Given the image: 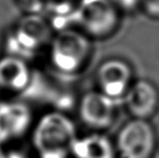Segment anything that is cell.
Wrapping results in <instances>:
<instances>
[{
    "mask_svg": "<svg viewBox=\"0 0 159 158\" xmlns=\"http://www.w3.org/2000/svg\"><path fill=\"white\" fill-rule=\"evenodd\" d=\"M77 129L73 119L62 111H49L34 121L30 141L37 158L70 156Z\"/></svg>",
    "mask_w": 159,
    "mask_h": 158,
    "instance_id": "cell-1",
    "label": "cell"
},
{
    "mask_svg": "<svg viewBox=\"0 0 159 158\" xmlns=\"http://www.w3.org/2000/svg\"><path fill=\"white\" fill-rule=\"evenodd\" d=\"M47 52L54 72L72 77L81 73L89 63L93 44L86 33L74 26L54 32Z\"/></svg>",
    "mask_w": 159,
    "mask_h": 158,
    "instance_id": "cell-2",
    "label": "cell"
},
{
    "mask_svg": "<svg viewBox=\"0 0 159 158\" xmlns=\"http://www.w3.org/2000/svg\"><path fill=\"white\" fill-rule=\"evenodd\" d=\"M54 32L43 14H24L9 32L7 53L28 61V57L48 49Z\"/></svg>",
    "mask_w": 159,
    "mask_h": 158,
    "instance_id": "cell-3",
    "label": "cell"
},
{
    "mask_svg": "<svg viewBox=\"0 0 159 158\" xmlns=\"http://www.w3.org/2000/svg\"><path fill=\"white\" fill-rule=\"evenodd\" d=\"M120 23V12L110 0H80L75 27L90 37L106 38Z\"/></svg>",
    "mask_w": 159,
    "mask_h": 158,
    "instance_id": "cell-4",
    "label": "cell"
},
{
    "mask_svg": "<svg viewBox=\"0 0 159 158\" xmlns=\"http://www.w3.org/2000/svg\"><path fill=\"white\" fill-rule=\"evenodd\" d=\"M155 129L148 120L132 118L120 128L115 140L121 158H151L157 147Z\"/></svg>",
    "mask_w": 159,
    "mask_h": 158,
    "instance_id": "cell-5",
    "label": "cell"
},
{
    "mask_svg": "<svg viewBox=\"0 0 159 158\" xmlns=\"http://www.w3.org/2000/svg\"><path fill=\"white\" fill-rule=\"evenodd\" d=\"M77 108L81 122L94 132L111 127L117 117V101L99 90L86 92L80 98Z\"/></svg>",
    "mask_w": 159,
    "mask_h": 158,
    "instance_id": "cell-6",
    "label": "cell"
},
{
    "mask_svg": "<svg viewBox=\"0 0 159 158\" xmlns=\"http://www.w3.org/2000/svg\"><path fill=\"white\" fill-rule=\"evenodd\" d=\"M133 82V70L130 64L118 57L104 61L96 72L98 90L115 101L123 100Z\"/></svg>",
    "mask_w": 159,
    "mask_h": 158,
    "instance_id": "cell-7",
    "label": "cell"
},
{
    "mask_svg": "<svg viewBox=\"0 0 159 158\" xmlns=\"http://www.w3.org/2000/svg\"><path fill=\"white\" fill-rule=\"evenodd\" d=\"M34 119L30 107L18 101L0 102V144L14 142L30 134Z\"/></svg>",
    "mask_w": 159,
    "mask_h": 158,
    "instance_id": "cell-8",
    "label": "cell"
},
{
    "mask_svg": "<svg viewBox=\"0 0 159 158\" xmlns=\"http://www.w3.org/2000/svg\"><path fill=\"white\" fill-rule=\"evenodd\" d=\"M123 103L132 118L149 121L159 109V90L146 79L134 80L124 96Z\"/></svg>",
    "mask_w": 159,
    "mask_h": 158,
    "instance_id": "cell-9",
    "label": "cell"
},
{
    "mask_svg": "<svg viewBox=\"0 0 159 158\" xmlns=\"http://www.w3.org/2000/svg\"><path fill=\"white\" fill-rule=\"evenodd\" d=\"M33 81L28 61L13 55L0 57V91L10 95L25 93Z\"/></svg>",
    "mask_w": 159,
    "mask_h": 158,
    "instance_id": "cell-10",
    "label": "cell"
},
{
    "mask_svg": "<svg viewBox=\"0 0 159 158\" xmlns=\"http://www.w3.org/2000/svg\"><path fill=\"white\" fill-rule=\"evenodd\" d=\"M116 154L115 144L100 132L78 136L70 152V158H115Z\"/></svg>",
    "mask_w": 159,
    "mask_h": 158,
    "instance_id": "cell-11",
    "label": "cell"
},
{
    "mask_svg": "<svg viewBox=\"0 0 159 158\" xmlns=\"http://www.w3.org/2000/svg\"><path fill=\"white\" fill-rule=\"evenodd\" d=\"M80 0H45L43 15L54 31L74 27Z\"/></svg>",
    "mask_w": 159,
    "mask_h": 158,
    "instance_id": "cell-12",
    "label": "cell"
},
{
    "mask_svg": "<svg viewBox=\"0 0 159 158\" xmlns=\"http://www.w3.org/2000/svg\"><path fill=\"white\" fill-rule=\"evenodd\" d=\"M25 14H43L45 0H15Z\"/></svg>",
    "mask_w": 159,
    "mask_h": 158,
    "instance_id": "cell-13",
    "label": "cell"
},
{
    "mask_svg": "<svg viewBox=\"0 0 159 158\" xmlns=\"http://www.w3.org/2000/svg\"><path fill=\"white\" fill-rule=\"evenodd\" d=\"M149 17L159 19V0H141V8Z\"/></svg>",
    "mask_w": 159,
    "mask_h": 158,
    "instance_id": "cell-14",
    "label": "cell"
},
{
    "mask_svg": "<svg viewBox=\"0 0 159 158\" xmlns=\"http://www.w3.org/2000/svg\"><path fill=\"white\" fill-rule=\"evenodd\" d=\"M121 13L122 11L132 12L137 8H141V0H110Z\"/></svg>",
    "mask_w": 159,
    "mask_h": 158,
    "instance_id": "cell-15",
    "label": "cell"
},
{
    "mask_svg": "<svg viewBox=\"0 0 159 158\" xmlns=\"http://www.w3.org/2000/svg\"><path fill=\"white\" fill-rule=\"evenodd\" d=\"M4 158H29L25 152H23L19 149H9L5 151Z\"/></svg>",
    "mask_w": 159,
    "mask_h": 158,
    "instance_id": "cell-16",
    "label": "cell"
},
{
    "mask_svg": "<svg viewBox=\"0 0 159 158\" xmlns=\"http://www.w3.org/2000/svg\"><path fill=\"white\" fill-rule=\"evenodd\" d=\"M5 149L3 148V145L0 144V158H4V155H5Z\"/></svg>",
    "mask_w": 159,
    "mask_h": 158,
    "instance_id": "cell-17",
    "label": "cell"
},
{
    "mask_svg": "<svg viewBox=\"0 0 159 158\" xmlns=\"http://www.w3.org/2000/svg\"><path fill=\"white\" fill-rule=\"evenodd\" d=\"M49 158H70V156H57V157H49Z\"/></svg>",
    "mask_w": 159,
    "mask_h": 158,
    "instance_id": "cell-18",
    "label": "cell"
},
{
    "mask_svg": "<svg viewBox=\"0 0 159 158\" xmlns=\"http://www.w3.org/2000/svg\"><path fill=\"white\" fill-rule=\"evenodd\" d=\"M157 146H158V148H159V143H158V145H157Z\"/></svg>",
    "mask_w": 159,
    "mask_h": 158,
    "instance_id": "cell-19",
    "label": "cell"
}]
</instances>
